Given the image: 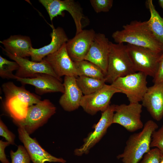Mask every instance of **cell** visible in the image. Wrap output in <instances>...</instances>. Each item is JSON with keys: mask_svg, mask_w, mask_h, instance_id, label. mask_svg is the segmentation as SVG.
<instances>
[{"mask_svg": "<svg viewBox=\"0 0 163 163\" xmlns=\"http://www.w3.org/2000/svg\"><path fill=\"white\" fill-rule=\"evenodd\" d=\"M112 38L117 43L127 44L149 49L157 53L163 52L161 45L149 29L146 21H134L114 32Z\"/></svg>", "mask_w": 163, "mask_h": 163, "instance_id": "obj_1", "label": "cell"}, {"mask_svg": "<svg viewBox=\"0 0 163 163\" xmlns=\"http://www.w3.org/2000/svg\"><path fill=\"white\" fill-rule=\"evenodd\" d=\"M158 127L153 121H147L141 131L130 136L123 153L119 155L117 158L121 159L123 163H138L151 149L152 135Z\"/></svg>", "mask_w": 163, "mask_h": 163, "instance_id": "obj_2", "label": "cell"}, {"mask_svg": "<svg viewBox=\"0 0 163 163\" xmlns=\"http://www.w3.org/2000/svg\"><path fill=\"white\" fill-rule=\"evenodd\" d=\"M2 87L5 97V105L14 120L24 119L28 107L41 101L40 97L23 86H17L12 82L4 83Z\"/></svg>", "mask_w": 163, "mask_h": 163, "instance_id": "obj_3", "label": "cell"}, {"mask_svg": "<svg viewBox=\"0 0 163 163\" xmlns=\"http://www.w3.org/2000/svg\"><path fill=\"white\" fill-rule=\"evenodd\" d=\"M123 43L110 42L106 82L112 84L117 78L136 72Z\"/></svg>", "mask_w": 163, "mask_h": 163, "instance_id": "obj_4", "label": "cell"}, {"mask_svg": "<svg viewBox=\"0 0 163 163\" xmlns=\"http://www.w3.org/2000/svg\"><path fill=\"white\" fill-rule=\"evenodd\" d=\"M56 111L55 106L50 100L45 99L29 107L22 120H13L17 125L22 127L30 135L46 123Z\"/></svg>", "mask_w": 163, "mask_h": 163, "instance_id": "obj_5", "label": "cell"}, {"mask_svg": "<svg viewBox=\"0 0 163 163\" xmlns=\"http://www.w3.org/2000/svg\"><path fill=\"white\" fill-rule=\"evenodd\" d=\"M126 46L135 72H141L153 78L162 53H157L149 49L129 44Z\"/></svg>", "mask_w": 163, "mask_h": 163, "instance_id": "obj_6", "label": "cell"}, {"mask_svg": "<svg viewBox=\"0 0 163 163\" xmlns=\"http://www.w3.org/2000/svg\"><path fill=\"white\" fill-rule=\"evenodd\" d=\"M147 76L141 72H137L119 77L111 85L126 94L129 103L141 101L146 91Z\"/></svg>", "mask_w": 163, "mask_h": 163, "instance_id": "obj_7", "label": "cell"}, {"mask_svg": "<svg viewBox=\"0 0 163 163\" xmlns=\"http://www.w3.org/2000/svg\"><path fill=\"white\" fill-rule=\"evenodd\" d=\"M142 107L139 103L115 105L113 123L118 124L131 132L142 129L144 125L141 119Z\"/></svg>", "mask_w": 163, "mask_h": 163, "instance_id": "obj_8", "label": "cell"}, {"mask_svg": "<svg viewBox=\"0 0 163 163\" xmlns=\"http://www.w3.org/2000/svg\"><path fill=\"white\" fill-rule=\"evenodd\" d=\"M46 10L52 21L58 15L63 16L66 11L70 14L75 24L77 34L83 30L82 20L84 18L82 9L80 5L73 0H39Z\"/></svg>", "mask_w": 163, "mask_h": 163, "instance_id": "obj_9", "label": "cell"}, {"mask_svg": "<svg viewBox=\"0 0 163 163\" xmlns=\"http://www.w3.org/2000/svg\"><path fill=\"white\" fill-rule=\"evenodd\" d=\"M115 105H110L102 112L98 122L94 126V130L84 139L83 144L74 151L76 155L88 154L90 150L98 143L106 133L108 128L113 124Z\"/></svg>", "mask_w": 163, "mask_h": 163, "instance_id": "obj_10", "label": "cell"}, {"mask_svg": "<svg viewBox=\"0 0 163 163\" xmlns=\"http://www.w3.org/2000/svg\"><path fill=\"white\" fill-rule=\"evenodd\" d=\"M117 93L121 92L111 85L105 84L94 92L83 95L80 106L86 112L92 115L100 111L103 112L110 105V100L113 95Z\"/></svg>", "mask_w": 163, "mask_h": 163, "instance_id": "obj_11", "label": "cell"}, {"mask_svg": "<svg viewBox=\"0 0 163 163\" xmlns=\"http://www.w3.org/2000/svg\"><path fill=\"white\" fill-rule=\"evenodd\" d=\"M19 139L24 144L31 160L33 163H44L46 162L65 163L66 161L62 158L55 157L43 149L35 138H32L25 129L18 126Z\"/></svg>", "mask_w": 163, "mask_h": 163, "instance_id": "obj_12", "label": "cell"}, {"mask_svg": "<svg viewBox=\"0 0 163 163\" xmlns=\"http://www.w3.org/2000/svg\"><path fill=\"white\" fill-rule=\"evenodd\" d=\"M1 48L9 58L18 64L19 67L15 75L17 77L22 78H33L38 74L46 73L53 75L62 81L61 78L56 75L50 65L44 60L39 62L30 61L26 58L12 54L5 50L2 47Z\"/></svg>", "mask_w": 163, "mask_h": 163, "instance_id": "obj_13", "label": "cell"}, {"mask_svg": "<svg viewBox=\"0 0 163 163\" xmlns=\"http://www.w3.org/2000/svg\"><path fill=\"white\" fill-rule=\"evenodd\" d=\"M110 42L105 34L96 33L85 60L97 66L106 75L110 50Z\"/></svg>", "mask_w": 163, "mask_h": 163, "instance_id": "obj_14", "label": "cell"}, {"mask_svg": "<svg viewBox=\"0 0 163 163\" xmlns=\"http://www.w3.org/2000/svg\"><path fill=\"white\" fill-rule=\"evenodd\" d=\"M92 29L82 30L66 43L67 53L74 62L85 60L96 34Z\"/></svg>", "mask_w": 163, "mask_h": 163, "instance_id": "obj_15", "label": "cell"}, {"mask_svg": "<svg viewBox=\"0 0 163 163\" xmlns=\"http://www.w3.org/2000/svg\"><path fill=\"white\" fill-rule=\"evenodd\" d=\"M64 43L58 51L45 57L43 59L50 66L59 78L63 76L78 77L75 63L69 56Z\"/></svg>", "mask_w": 163, "mask_h": 163, "instance_id": "obj_16", "label": "cell"}, {"mask_svg": "<svg viewBox=\"0 0 163 163\" xmlns=\"http://www.w3.org/2000/svg\"><path fill=\"white\" fill-rule=\"evenodd\" d=\"M16 80L23 85H30L35 87V92L38 95L51 93H63L64 88L61 81L51 75L39 73L33 78H22L17 77Z\"/></svg>", "mask_w": 163, "mask_h": 163, "instance_id": "obj_17", "label": "cell"}, {"mask_svg": "<svg viewBox=\"0 0 163 163\" xmlns=\"http://www.w3.org/2000/svg\"><path fill=\"white\" fill-rule=\"evenodd\" d=\"M141 101L153 118L160 121L163 117V83L148 87Z\"/></svg>", "mask_w": 163, "mask_h": 163, "instance_id": "obj_18", "label": "cell"}, {"mask_svg": "<svg viewBox=\"0 0 163 163\" xmlns=\"http://www.w3.org/2000/svg\"><path fill=\"white\" fill-rule=\"evenodd\" d=\"M76 78L73 76H65L64 78V92L59 99V103L66 111H73L80 106L84 95L77 84Z\"/></svg>", "mask_w": 163, "mask_h": 163, "instance_id": "obj_19", "label": "cell"}, {"mask_svg": "<svg viewBox=\"0 0 163 163\" xmlns=\"http://www.w3.org/2000/svg\"><path fill=\"white\" fill-rule=\"evenodd\" d=\"M50 34L51 40L50 43L41 48H32L30 50V56L32 61L39 62L47 56L53 53L59 49L69 40L63 29L60 27L55 28L53 26Z\"/></svg>", "mask_w": 163, "mask_h": 163, "instance_id": "obj_20", "label": "cell"}, {"mask_svg": "<svg viewBox=\"0 0 163 163\" xmlns=\"http://www.w3.org/2000/svg\"><path fill=\"white\" fill-rule=\"evenodd\" d=\"M5 50L20 57L26 58L30 56L31 49L33 48L29 37L21 35L11 36L8 38L0 41Z\"/></svg>", "mask_w": 163, "mask_h": 163, "instance_id": "obj_21", "label": "cell"}, {"mask_svg": "<svg viewBox=\"0 0 163 163\" xmlns=\"http://www.w3.org/2000/svg\"><path fill=\"white\" fill-rule=\"evenodd\" d=\"M146 4L150 13V17L146 21L147 24L155 37L163 48V18L156 10L152 0H147Z\"/></svg>", "mask_w": 163, "mask_h": 163, "instance_id": "obj_22", "label": "cell"}, {"mask_svg": "<svg viewBox=\"0 0 163 163\" xmlns=\"http://www.w3.org/2000/svg\"><path fill=\"white\" fill-rule=\"evenodd\" d=\"M74 63L78 77L84 76L100 79H105L103 71L93 63L85 60Z\"/></svg>", "mask_w": 163, "mask_h": 163, "instance_id": "obj_23", "label": "cell"}, {"mask_svg": "<svg viewBox=\"0 0 163 163\" xmlns=\"http://www.w3.org/2000/svg\"><path fill=\"white\" fill-rule=\"evenodd\" d=\"M77 84L84 95L91 94L102 88L106 79H100L84 76L76 78Z\"/></svg>", "mask_w": 163, "mask_h": 163, "instance_id": "obj_24", "label": "cell"}, {"mask_svg": "<svg viewBox=\"0 0 163 163\" xmlns=\"http://www.w3.org/2000/svg\"><path fill=\"white\" fill-rule=\"evenodd\" d=\"M19 67L16 62L8 60L0 56V76L2 78L16 79L17 77L12 72Z\"/></svg>", "mask_w": 163, "mask_h": 163, "instance_id": "obj_25", "label": "cell"}, {"mask_svg": "<svg viewBox=\"0 0 163 163\" xmlns=\"http://www.w3.org/2000/svg\"><path fill=\"white\" fill-rule=\"evenodd\" d=\"M11 163H30V157L24 146L19 145L17 150L10 152Z\"/></svg>", "mask_w": 163, "mask_h": 163, "instance_id": "obj_26", "label": "cell"}, {"mask_svg": "<svg viewBox=\"0 0 163 163\" xmlns=\"http://www.w3.org/2000/svg\"><path fill=\"white\" fill-rule=\"evenodd\" d=\"M90 2L94 11L97 13L109 11L113 3L112 0H90Z\"/></svg>", "mask_w": 163, "mask_h": 163, "instance_id": "obj_27", "label": "cell"}, {"mask_svg": "<svg viewBox=\"0 0 163 163\" xmlns=\"http://www.w3.org/2000/svg\"><path fill=\"white\" fill-rule=\"evenodd\" d=\"M150 147L158 149L163 154V125L158 130H156L153 133Z\"/></svg>", "mask_w": 163, "mask_h": 163, "instance_id": "obj_28", "label": "cell"}, {"mask_svg": "<svg viewBox=\"0 0 163 163\" xmlns=\"http://www.w3.org/2000/svg\"><path fill=\"white\" fill-rule=\"evenodd\" d=\"M162 154L157 148L151 149L144 155L141 163H160Z\"/></svg>", "mask_w": 163, "mask_h": 163, "instance_id": "obj_29", "label": "cell"}, {"mask_svg": "<svg viewBox=\"0 0 163 163\" xmlns=\"http://www.w3.org/2000/svg\"><path fill=\"white\" fill-rule=\"evenodd\" d=\"M0 136L5 138L10 145L15 144V135L8 129L1 119L0 120Z\"/></svg>", "mask_w": 163, "mask_h": 163, "instance_id": "obj_30", "label": "cell"}, {"mask_svg": "<svg viewBox=\"0 0 163 163\" xmlns=\"http://www.w3.org/2000/svg\"><path fill=\"white\" fill-rule=\"evenodd\" d=\"M154 83H163V52L161 55L157 71L153 78Z\"/></svg>", "mask_w": 163, "mask_h": 163, "instance_id": "obj_31", "label": "cell"}, {"mask_svg": "<svg viewBox=\"0 0 163 163\" xmlns=\"http://www.w3.org/2000/svg\"><path fill=\"white\" fill-rule=\"evenodd\" d=\"M9 145L7 141L0 140V160L2 163H10L6 158L5 151V148Z\"/></svg>", "mask_w": 163, "mask_h": 163, "instance_id": "obj_32", "label": "cell"}, {"mask_svg": "<svg viewBox=\"0 0 163 163\" xmlns=\"http://www.w3.org/2000/svg\"><path fill=\"white\" fill-rule=\"evenodd\" d=\"M158 2L160 6L163 10V0H159Z\"/></svg>", "mask_w": 163, "mask_h": 163, "instance_id": "obj_33", "label": "cell"}, {"mask_svg": "<svg viewBox=\"0 0 163 163\" xmlns=\"http://www.w3.org/2000/svg\"><path fill=\"white\" fill-rule=\"evenodd\" d=\"M160 163H163V154H162L161 160Z\"/></svg>", "mask_w": 163, "mask_h": 163, "instance_id": "obj_34", "label": "cell"}]
</instances>
